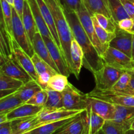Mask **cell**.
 <instances>
[{
    "label": "cell",
    "mask_w": 134,
    "mask_h": 134,
    "mask_svg": "<svg viewBox=\"0 0 134 134\" xmlns=\"http://www.w3.org/2000/svg\"><path fill=\"white\" fill-rule=\"evenodd\" d=\"M64 10L73 38L79 44L83 51V66L94 73L103 66L104 62L85 32L77 13L74 11H68L64 9Z\"/></svg>",
    "instance_id": "1"
},
{
    "label": "cell",
    "mask_w": 134,
    "mask_h": 134,
    "mask_svg": "<svg viewBox=\"0 0 134 134\" xmlns=\"http://www.w3.org/2000/svg\"><path fill=\"white\" fill-rule=\"evenodd\" d=\"M51 10L55 22L56 31L61 44L62 53L65 57L68 68L71 73V44L73 39L71 30L69 24L64 7L60 0H44Z\"/></svg>",
    "instance_id": "2"
},
{
    "label": "cell",
    "mask_w": 134,
    "mask_h": 134,
    "mask_svg": "<svg viewBox=\"0 0 134 134\" xmlns=\"http://www.w3.org/2000/svg\"><path fill=\"white\" fill-rule=\"evenodd\" d=\"M12 31L13 39L18 45L28 54L32 57L35 53L32 42L29 37L24 25L22 19L17 14L14 8L12 6Z\"/></svg>",
    "instance_id": "3"
},
{
    "label": "cell",
    "mask_w": 134,
    "mask_h": 134,
    "mask_svg": "<svg viewBox=\"0 0 134 134\" xmlns=\"http://www.w3.org/2000/svg\"><path fill=\"white\" fill-rule=\"evenodd\" d=\"M75 13H77V16H78L80 22L83 27L85 32L87 34L88 37L92 43L93 45L95 47L98 53L102 57L107 48L102 44L100 41L98 39L92 22V15L86 8L83 1Z\"/></svg>",
    "instance_id": "4"
},
{
    "label": "cell",
    "mask_w": 134,
    "mask_h": 134,
    "mask_svg": "<svg viewBox=\"0 0 134 134\" xmlns=\"http://www.w3.org/2000/svg\"><path fill=\"white\" fill-rule=\"evenodd\" d=\"M125 71L104 64L101 69L93 73L96 82V89L109 90L114 86Z\"/></svg>",
    "instance_id": "5"
},
{
    "label": "cell",
    "mask_w": 134,
    "mask_h": 134,
    "mask_svg": "<svg viewBox=\"0 0 134 134\" xmlns=\"http://www.w3.org/2000/svg\"><path fill=\"white\" fill-rule=\"evenodd\" d=\"M64 108L68 110H86V94H84L69 82L62 92Z\"/></svg>",
    "instance_id": "6"
},
{
    "label": "cell",
    "mask_w": 134,
    "mask_h": 134,
    "mask_svg": "<svg viewBox=\"0 0 134 134\" xmlns=\"http://www.w3.org/2000/svg\"><path fill=\"white\" fill-rule=\"evenodd\" d=\"M104 64L117 69L127 71L132 66L133 60L124 52L109 46L102 55Z\"/></svg>",
    "instance_id": "7"
},
{
    "label": "cell",
    "mask_w": 134,
    "mask_h": 134,
    "mask_svg": "<svg viewBox=\"0 0 134 134\" xmlns=\"http://www.w3.org/2000/svg\"><path fill=\"white\" fill-rule=\"evenodd\" d=\"M86 95L111 103L115 105L134 107V96L117 94L110 90H99L94 88Z\"/></svg>",
    "instance_id": "8"
},
{
    "label": "cell",
    "mask_w": 134,
    "mask_h": 134,
    "mask_svg": "<svg viewBox=\"0 0 134 134\" xmlns=\"http://www.w3.org/2000/svg\"><path fill=\"white\" fill-rule=\"evenodd\" d=\"M84 111L85 110H68L65 109L52 111L43 107L41 112L37 115V124L34 128H37L46 123L73 117L79 115Z\"/></svg>",
    "instance_id": "9"
},
{
    "label": "cell",
    "mask_w": 134,
    "mask_h": 134,
    "mask_svg": "<svg viewBox=\"0 0 134 134\" xmlns=\"http://www.w3.org/2000/svg\"><path fill=\"white\" fill-rule=\"evenodd\" d=\"M0 72L14 79L18 80L23 83L33 80L18 64L13 54L10 58L5 60V62L0 66Z\"/></svg>",
    "instance_id": "10"
},
{
    "label": "cell",
    "mask_w": 134,
    "mask_h": 134,
    "mask_svg": "<svg viewBox=\"0 0 134 134\" xmlns=\"http://www.w3.org/2000/svg\"><path fill=\"white\" fill-rule=\"evenodd\" d=\"M86 109H90L105 120H112L115 114V105L105 101L86 95Z\"/></svg>",
    "instance_id": "11"
},
{
    "label": "cell",
    "mask_w": 134,
    "mask_h": 134,
    "mask_svg": "<svg viewBox=\"0 0 134 134\" xmlns=\"http://www.w3.org/2000/svg\"><path fill=\"white\" fill-rule=\"evenodd\" d=\"M43 39L49 51L51 56L54 62L56 64L59 73L69 77L70 74H71L68 68V64L66 62L65 57L64 54L58 48L53 39L46 36H42Z\"/></svg>",
    "instance_id": "12"
},
{
    "label": "cell",
    "mask_w": 134,
    "mask_h": 134,
    "mask_svg": "<svg viewBox=\"0 0 134 134\" xmlns=\"http://www.w3.org/2000/svg\"><path fill=\"white\" fill-rule=\"evenodd\" d=\"M12 52L13 56L15 58L18 64L27 72L31 79L37 82L38 79V75L35 71L31 57L18 45L14 39L12 41Z\"/></svg>",
    "instance_id": "13"
},
{
    "label": "cell",
    "mask_w": 134,
    "mask_h": 134,
    "mask_svg": "<svg viewBox=\"0 0 134 134\" xmlns=\"http://www.w3.org/2000/svg\"><path fill=\"white\" fill-rule=\"evenodd\" d=\"M133 35L119 27L115 32V37L110 43V47L119 50L132 58Z\"/></svg>",
    "instance_id": "14"
},
{
    "label": "cell",
    "mask_w": 134,
    "mask_h": 134,
    "mask_svg": "<svg viewBox=\"0 0 134 134\" xmlns=\"http://www.w3.org/2000/svg\"><path fill=\"white\" fill-rule=\"evenodd\" d=\"M88 126L85 110L54 134H83Z\"/></svg>",
    "instance_id": "15"
},
{
    "label": "cell",
    "mask_w": 134,
    "mask_h": 134,
    "mask_svg": "<svg viewBox=\"0 0 134 134\" xmlns=\"http://www.w3.org/2000/svg\"><path fill=\"white\" fill-rule=\"evenodd\" d=\"M43 108V107L41 106L34 105L26 103H23L8 113L7 114V119L8 121H11L15 119L36 116L41 112Z\"/></svg>",
    "instance_id": "16"
},
{
    "label": "cell",
    "mask_w": 134,
    "mask_h": 134,
    "mask_svg": "<svg viewBox=\"0 0 134 134\" xmlns=\"http://www.w3.org/2000/svg\"><path fill=\"white\" fill-rule=\"evenodd\" d=\"M32 44L35 53H36L42 60L47 62L51 68H52L58 73H59L58 69L51 57V54H50L49 51L43 40V37L39 31H37L34 35V39L32 41Z\"/></svg>",
    "instance_id": "17"
},
{
    "label": "cell",
    "mask_w": 134,
    "mask_h": 134,
    "mask_svg": "<svg viewBox=\"0 0 134 134\" xmlns=\"http://www.w3.org/2000/svg\"><path fill=\"white\" fill-rule=\"evenodd\" d=\"M71 73L77 79L79 78L82 67L83 66L84 54L82 48L77 41L73 38L71 44Z\"/></svg>",
    "instance_id": "18"
},
{
    "label": "cell",
    "mask_w": 134,
    "mask_h": 134,
    "mask_svg": "<svg viewBox=\"0 0 134 134\" xmlns=\"http://www.w3.org/2000/svg\"><path fill=\"white\" fill-rule=\"evenodd\" d=\"M37 2L38 5H39V7L40 9L42 16H43V18H44V22H45L47 26H48L50 31H51V35L52 36V39H53L54 43H56V45L58 47V48H60V51L62 52L61 44H60V40H59L57 31H56V26H55L54 17L52 16L51 10L48 8V7L47 6V5L46 4L45 1L44 0H37Z\"/></svg>",
    "instance_id": "19"
},
{
    "label": "cell",
    "mask_w": 134,
    "mask_h": 134,
    "mask_svg": "<svg viewBox=\"0 0 134 134\" xmlns=\"http://www.w3.org/2000/svg\"><path fill=\"white\" fill-rule=\"evenodd\" d=\"M113 121L122 124L130 130L131 124L134 120V107L115 105V111Z\"/></svg>",
    "instance_id": "20"
},
{
    "label": "cell",
    "mask_w": 134,
    "mask_h": 134,
    "mask_svg": "<svg viewBox=\"0 0 134 134\" xmlns=\"http://www.w3.org/2000/svg\"><path fill=\"white\" fill-rule=\"evenodd\" d=\"M21 19H22L24 27L29 37L32 42L34 35L39 31L37 30L35 19L34 18L31 8H30L27 0H24L23 12H22V16Z\"/></svg>",
    "instance_id": "21"
},
{
    "label": "cell",
    "mask_w": 134,
    "mask_h": 134,
    "mask_svg": "<svg viewBox=\"0 0 134 134\" xmlns=\"http://www.w3.org/2000/svg\"><path fill=\"white\" fill-rule=\"evenodd\" d=\"M37 124V115L31 117L15 119L10 121L11 134H22L34 129Z\"/></svg>",
    "instance_id": "22"
},
{
    "label": "cell",
    "mask_w": 134,
    "mask_h": 134,
    "mask_svg": "<svg viewBox=\"0 0 134 134\" xmlns=\"http://www.w3.org/2000/svg\"><path fill=\"white\" fill-rule=\"evenodd\" d=\"M27 1L29 3L30 8H31V12H32L33 16L35 19L39 32L40 33L42 36H46L52 39L51 31H50L47 25L46 24L44 18L41 13L37 0H27Z\"/></svg>",
    "instance_id": "23"
},
{
    "label": "cell",
    "mask_w": 134,
    "mask_h": 134,
    "mask_svg": "<svg viewBox=\"0 0 134 134\" xmlns=\"http://www.w3.org/2000/svg\"><path fill=\"white\" fill-rule=\"evenodd\" d=\"M83 3L92 16L98 13L112 18L108 0H83Z\"/></svg>",
    "instance_id": "24"
},
{
    "label": "cell",
    "mask_w": 134,
    "mask_h": 134,
    "mask_svg": "<svg viewBox=\"0 0 134 134\" xmlns=\"http://www.w3.org/2000/svg\"><path fill=\"white\" fill-rule=\"evenodd\" d=\"M75 116L68 118L64 120L46 123L27 132L30 134H54L63 128L64 126L68 124L69 122L71 121Z\"/></svg>",
    "instance_id": "25"
},
{
    "label": "cell",
    "mask_w": 134,
    "mask_h": 134,
    "mask_svg": "<svg viewBox=\"0 0 134 134\" xmlns=\"http://www.w3.org/2000/svg\"><path fill=\"white\" fill-rule=\"evenodd\" d=\"M41 90H42V88L39 84L34 80H31L29 82L24 83L16 91V94L24 103H26Z\"/></svg>",
    "instance_id": "26"
},
{
    "label": "cell",
    "mask_w": 134,
    "mask_h": 134,
    "mask_svg": "<svg viewBox=\"0 0 134 134\" xmlns=\"http://www.w3.org/2000/svg\"><path fill=\"white\" fill-rule=\"evenodd\" d=\"M130 80L131 73L125 71L111 89L109 90L117 94L134 96V90L130 86Z\"/></svg>",
    "instance_id": "27"
},
{
    "label": "cell",
    "mask_w": 134,
    "mask_h": 134,
    "mask_svg": "<svg viewBox=\"0 0 134 134\" xmlns=\"http://www.w3.org/2000/svg\"><path fill=\"white\" fill-rule=\"evenodd\" d=\"M47 92V99L43 107L48 110H58L64 108L62 93L51 89H46Z\"/></svg>",
    "instance_id": "28"
},
{
    "label": "cell",
    "mask_w": 134,
    "mask_h": 134,
    "mask_svg": "<svg viewBox=\"0 0 134 134\" xmlns=\"http://www.w3.org/2000/svg\"><path fill=\"white\" fill-rule=\"evenodd\" d=\"M15 92L0 98V115L7 114L12 110L23 104Z\"/></svg>",
    "instance_id": "29"
},
{
    "label": "cell",
    "mask_w": 134,
    "mask_h": 134,
    "mask_svg": "<svg viewBox=\"0 0 134 134\" xmlns=\"http://www.w3.org/2000/svg\"><path fill=\"white\" fill-rule=\"evenodd\" d=\"M86 115L89 132L92 134H96L100 132L106 120L88 109H86Z\"/></svg>",
    "instance_id": "30"
},
{
    "label": "cell",
    "mask_w": 134,
    "mask_h": 134,
    "mask_svg": "<svg viewBox=\"0 0 134 134\" xmlns=\"http://www.w3.org/2000/svg\"><path fill=\"white\" fill-rule=\"evenodd\" d=\"M68 78V77L61 73H56L50 79L47 88L62 92L69 84Z\"/></svg>",
    "instance_id": "31"
},
{
    "label": "cell",
    "mask_w": 134,
    "mask_h": 134,
    "mask_svg": "<svg viewBox=\"0 0 134 134\" xmlns=\"http://www.w3.org/2000/svg\"><path fill=\"white\" fill-rule=\"evenodd\" d=\"M111 16L117 24L118 22L124 18H129L120 0H108Z\"/></svg>",
    "instance_id": "32"
},
{
    "label": "cell",
    "mask_w": 134,
    "mask_h": 134,
    "mask_svg": "<svg viewBox=\"0 0 134 134\" xmlns=\"http://www.w3.org/2000/svg\"><path fill=\"white\" fill-rule=\"evenodd\" d=\"M92 18L94 28H95L96 33L98 39L100 41L102 44L106 48H107V47L109 46L111 41L115 37V33H110L109 31H106L102 27H101L94 16H92Z\"/></svg>",
    "instance_id": "33"
},
{
    "label": "cell",
    "mask_w": 134,
    "mask_h": 134,
    "mask_svg": "<svg viewBox=\"0 0 134 134\" xmlns=\"http://www.w3.org/2000/svg\"><path fill=\"white\" fill-rule=\"evenodd\" d=\"M31 58L38 76L40 75L45 74V73H48L51 75H54L58 73L56 70L51 68L47 62L42 60L36 53H34Z\"/></svg>",
    "instance_id": "34"
},
{
    "label": "cell",
    "mask_w": 134,
    "mask_h": 134,
    "mask_svg": "<svg viewBox=\"0 0 134 134\" xmlns=\"http://www.w3.org/2000/svg\"><path fill=\"white\" fill-rule=\"evenodd\" d=\"M94 17L101 27L110 33H115L118 26L113 18H109L102 14H94Z\"/></svg>",
    "instance_id": "35"
},
{
    "label": "cell",
    "mask_w": 134,
    "mask_h": 134,
    "mask_svg": "<svg viewBox=\"0 0 134 134\" xmlns=\"http://www.w3.org/2000/svg\"><path fill=\"white\" fill-rule=\"evenodd\" d=\"M23 84L21 81L14 79L0 72V90L18 89Z\"/></svg>",
    "instance_id": "36"
},
{
    "label": "cell",
    "mask_w": 134,
    "mask_h": 134,
    "mask_svg": "<svg viewBox=\"0 0 134 134\" xmlns=\"http://www.w3.org/2000/svg\"><path fill=\"white\" fill-rule=\"evenodd\" d=\"M128 130V128L124 125L113 120H106L102 128L103 134H125Z\"/></svg>",
    "instance_id": "37"
},
{
    "label": "cell",
    "mask_w": 134,
    "mask_h": 134,
    "mask_svg": "<svg viewBox=\"0 0 134 134\" xmlns=\"http://www.w3.org/2000/svg\"><path fill=\"white\" fill-rule=\"evenodd\" d=\"M1 2L8 32L13 39L12 31V6L5 0H1Z\"/></svg>",
    "instance_id": "38"
},
{
    "label": "cell",
    "mask_w": 134,
    "mask_h": 134,
    "mask_svg": "<svg viewBox=\"0 0 134 134\" xmlns=\"http://www.w3.org/2000/svg\"><path fill=\"white\" fill-rule=\"evenodd\" d=\"M0 34H1L2 37L5 40L7 44L12 49V41H13V39L9 35L7 28L6 24H5V18H4L1 0H0Z\"/></svg>",
    "instance_id": "39"
},
{
    "label": "cell",
    "mask_w": 134,
    "mask_h": 134,
    "mask_svg": "<svg viewBox=\"0 0 134 134\" xmlns=\"http://www.w3.org/2000/svg\"><path fill=\"white\" fill-rule=\"evenodd\" d=\"M47 92L46 90H41L37 92L34 96L30 98L26 103L34 105L36 106H41L43 107L47 99Z\"/></svg>",
    "instance_id": "40"
},
{
    "label": "cell",
    "mask_w": 134,
    "mask_h": 134,
    "mask_svg": "<svg viewBox=\"0 0 134 134\" xmlns=\"http://www.w3.org/2000/svg\"><path fill=\"white\" fill-rule=\"evenodd\" d=\"M60 1L65 10L76 12L80 7L83 0H60Z\"/></svg>",
    "instance_id": "41"
},
{
    "label": "cell",
    "mask_w": 134,
    "mask_h": 134,
    "mask_svg": "<svg viewBox=\"0 0 134 134\" xmlns=\"http://www.w3.org/2000/svg\"><path fill=\"white\" fill-rule=\"evenodd\" d=\"M13 54L12 49L7 44L5 40L0 34V56H2L5 60L10 58Z\"/></svg>",
    "instance_id": "42"
},
{
    "label": "cell",
    "mask_w": 134,
    "mask_h": 134,
    "mask_svg": "<svg viewBox=\"0 0 134 134\" xmlns=\"http://www.w3.org/2000/svg\"><path fill=\"white\" fill-rule=\"evenodd\" d=\"M130 18L134 19V0H120Z\"/></svg>",
    "instance_id": "43"
},
{
    "label": "cell",
    "mask_w": 134,
    "mask_h": 134,
    "mask_svg": "<svg viewBox=\"0 0 134 134\" xmlns=\"http://www.w3.org/2000/svg\"><path fill=\"white\" fill-rule=\"evenodd\" d=\"M133 25V19L131 18H126L121 20L117 23L118 27L120 30L129 31L132 28Z\"/></svg>",
    "instance_id": "44"
},
{
    "label": "cell",
    "mask_w": 134,
    "mask_h": 134,
    "mask_svg": "<svg viewBox=\"0 0 134 134\" xmlns=\"http://www.w3.org/2000/svg\"><path fill=\"white\" fill-rule=\"evenodd\" d=\"M13 1H14L13 7L14 8L18 16L20 17V18H22L24 0H13Z\"/></svg>",
    "instance_id": "45"
},
{
    "label": "cell",
    "mask_w": 134,
    "mask_h": 134,
    "mask_svg": "<svg viewBox=\"0 0 134 134\" xmlns=\"http://www.w3.org/2000/svg\"><path fill=\"white\" fill-rule=\"evenodd\" d=\"M11 128L10 125V121H8L0 128V134H11Z\"/></svg>",
    "instance_id": "46"
},
{
    "label": "cell",
    "mask_w": 134,
    "mask_h": 134,
    "mask_svg": "<svg viewBox=\"0 0 134 134\" xmlns=\"http://www.w3.org/2000/svg\"><path fill=\"white\" fill-rule=\"evenodd\" d=\"M17 90H18V89H11V90H0V98L9 95V94H13V93L15 92Z\"/></svg>",
    "instance_id": "47"
},
{
    "label": "cell",
    "mask_w": 134,
    "mask_h": 134,
    "mask_svg": "<svg viewBox=\"0 0 134 134\" xmlns=\"http://www.w3.org/2000/svg\"><path fill=\"white\" fill-rule=\"evenodd\" d=\"M7 122H8L7 119V114L0 115V124Z\"/></svg>",
    "instance_id": "48"
},
{
    "label": "cell",
    "mask_w": 134,
    "mask_h": 134,
    "mask_svg": "<svg viewBox=\"0 0 134 134\" xmlns=\"http://www.w3.org/2000/svg\"><path fill=\"white\" fill-rule=\"evenodd\" d=\"M131 73V72H130ZM130 86L134 90V72L131 73V80L130 82Z\"/></svg>",
    "instance_id": "49"
},
{
    "label": "cell",
    "mask_w": 134,
    "mask_h": 134,
    "mask_svg": "<svg viewBox=\"0 0 134 134\" xmlns=\"http://www.w3.org/2000/svg\"><path fill=\"white\" fill-rule=\"evenodd\" d=\"M132 59L134 62V35L132 38Z\"/></svg>",
    "instance_id": "50"
},
{
    "label": "cell",
    "mask_w": 134,
    "mask_h": 134,
    "mask_svg": "<svg viewBox=\"0 0 134 134\" xmlns=\"http://www.w3.org/2000/svg\"><path fill=\"white\" fill-rule=\"evenodd\" d=\"M126 71L131 72V73H133V72H134V62L133 61V62H132V66H131V68H130L129 69H128Z\"/></svg>",
    "instance_id": "51"
},
{
    "label": "cell",
    "mask_w": 134,
    "mask_h": 134,
    "mask_svg": "<svg viewBox=\"0 0 134 134\" xmlns=\"http://www.w3.org/2000/svg\"><path fill=\"white\" fill-rule=\"evenodd\" d=\"M5 62V59H4L2 56H0V66H1V65H2L4 62Z\"/></svg>",
    "instance_id": "52"
},
{
    "label": "cell",
    "mask_w": 134,
    "mask_h": 134,
    "mask_svg": "<svg viewBox=\"0 0 134 134\" xmlns=\"http://www.w3.org/2000/svg\"><path fill=\"white\" fill-rule=\"evenodd\" d=\"M125 134H134V130H128Z\"/></svg>",
    "instance_id": "53"
},
{
    "label": "cell",
    "mask_w": 134,
    "mask_h": 134,
    "mask_svg": "<svg viewBox=\"0 0 134 134\" xmlns=\"http://www.w3.org/2000/svg\"><path fill=\"white\" fill-rule=\"evenodd\" d=\"M129 33H130V34H132V35H134V19H133V27H132V28L129 31H128Z\"/></svg>",
    "instance_id": "54"
},
{
    "label": "cell",
    "mask_w": 134,
    "mask_h": 134,
    "mask_svg": "<svg viewBox=\"0 0 134 134\" xmlns=\"http://www.w3.org/2000/svg\"><path fill=\"white\" fill-rule=\"evenodd\" d=\"M5 1H7L11 6L13 7V3H14V1H13V0H5Z\"/></svg>",
    "instance_id": "55"
},
{
    "label": "cell",
    "mask_w": 134,
    "mask_h": 134,
    "mask_svg": "<svg viewBox=\"0 0 134 134\" xmlns=\"http://www.w3.org/2000/svg\"><path fill=\"white\" fill-rule=\"evenodd\" d=\"M130 130H134V120L132 122V124H131L130 127Z\"/></svg>",
    "instance_id": "56"
},
{
    "label": "cell",
    "mask_w": 134,
    "mask_h": 134,
    "mask_svg": "<svg viewBox=\"0 0 134 134\" xmlns=\"http://www.w3.org/2000/svg\"><path fill=\"white\" fill-rule=\"evenodd\" d=\"M5 123H6V122H5V123H3V124H0V128H1V127H2L3 126L4 124H5Z\"/></svg>",
    "instance_id": "57"
},
{
    "label": "cell",
    "mask_w": 134,
    "mask_h": 134,
    "mask_svg": "<svg viewBox=\"0 0 134 134\" xmlns=\"http://www.w3.org/2000/svg\"><path fill=\"white\" fill-rule=\"evenodd\" d=\"M88 134H92L91 133H90V132H88Z\"/></svg>",
    "instance_id": "58"
}]
</instances>
